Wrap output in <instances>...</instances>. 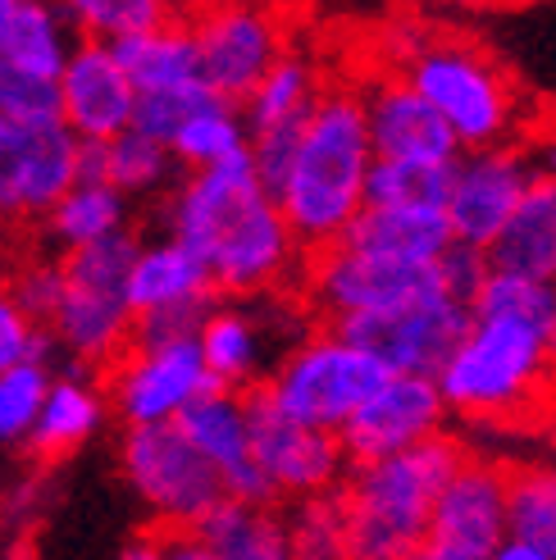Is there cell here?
Listing matches in <instances>:
<instances>
[{
	"instance_id": "cell-24",
	"label": "cell",
	"mask_w": 556,
	"mask_h": 560,
	"mask_svg": "<svg viewBox=\"0 0 556 560\" xmlns=\"http://www.w3.org/2000/svg\"><path fill=\"white\" fill-rule=\"evenodd\" d=\"M347 246L397 265H442L456 233L442 206H366L347 233Z\"/></svg>"
},
{
	"instance_id": "cell-18",
	"label": "cell",
	"mask_w": 556,
	"mask_h": 560,
	"mask_svg": "<svg viewBox=\"0 0 556 560\" xmlns=\"http://www.w3.org/2000/svg\"><path fill=\"white\" fill-rule=\"evenodd\" d=\"M534 170L524 147H488V151H465L452 164V187H448V223L461 246L493 250L502 237L511 214L520 210L524 191L534 187Z\"/></svg>"
},
{
	"instance_id": "cell-27",
	"label": "cell",
	"mask_w": 556,
	"mask_h": 560,
	"mask_svg": "<svg viewBox=\"0 0 556 560\" xmlns=\"http://www.w3.org/2000/svg\"><path fill=\"white\" fill-rule=\"evenodd\" d=\"M128 219H132V201L119 187L82 174L60 196V206L46 214L42 237H46V246L55 250V256H73V250H88V246H101V242H115V237L132 233Z\"/></svg>"
},
{
	"instance_id": "cell-23",
	"label": "cell",
	"mask_w": 556,
	"mask_h": 560,
	"mask_svg": "<svg viewBox=\"0 0 556 560\" xmlns=\"http://www.w3.org/2000/svg\"><path fill=\"white\" fill-rule=\"evenodd\" d=\"M178 429L187 442L210 460V469L224 479V492L238 501H274L269 483L256 465V433H252V397L229 387H215L192 406Z\"/></svg>"
},
{
	"instance_id": "cell-5",
	"label": "cell",
	"mask_w": 556,
	"mask_h": 560,
	"mask_svg": "<svg viewBox=\"0 0 556 560\" xmlns=\"http://www.w3.org/2000/svg\"><path fill=\"white\" fill-rule=\"evenodd\" d=\"M465 446L442 433L402 456L351 465L343 501L356 538V560H410L420 551L442 488L465 465Z\"/></svg>"
},
{
	"instance_id": "cell-46",
	"label": "cell",
	"mask_w": 556,
	"mask_h": 560,
	"mask_svg": "<svg viewBox=\"0 0 556 560\" xmlns=\"http://www.w3.org/2000/svg\"><path fill=\"white\" fill-rule=\"evenodd\" d=\"M493 560H547L538 547H530V542H520V538H507L502 547L493 551Z\"/></svg>"
},
{
	"instance_id": "cell-44",
	"label": "cell",
	"mask_w": 556,
	"mask_h": 560,
	"mask_svg": "<svg viewBox=\"0 0 556 560\" xmlns=\"http://www.w3.org/2000/svg\"><path fill=\"white\" fill-rule=\"evenodd\" d=\"M520 147H524V155H530V170H534L538 178H556V119L530 128Z\"/></svg>"
},
{
	"instance_id": "cell-11",
	"label": "cell",
	"mask_w": 556,
	"mask_h": 560,
	"mask_svg": "<svg viewBox=\"0 0 556 560\" xmlns=\"http://www.w3.org/2000/svg\"><path fill=\"white\" fill-rule=\"evenodd\" d=\"M119 469L128 488L142 497V506L155 515V528H197L229 497L224 479L178 424L124 429Z\"/></svg>"
},
{
	"instance_id": "cell-42",
	"label": "cell",
	"mask_w": 556,
	"mask_h": 560,
	"mask_svg": "<svg viewBox=\"0 0 556 560\" xmlns=\"http://www.w3.org/2000/svg\"><path fill=\"white\" fill-rule=\"evenodd\" d=\"M119 560H219L201 538L197 528H147L137 534Z\"/></svg>"
},
{
	"instance_id": "cell-8",
	"label": "cell",
	"mask_w": 556,
	"mask_h": 560,
	"mask_svg": "<svg viewBox=\"0 0 556 560\" xmlns=\"http://www.w3.org/2000/svg\"><path fill=\"white\" fill-rule=\"evenodd\" d=\"M315 324L320 319L305 305V296H292V292H269V296H246V301L219 296L197 328V342H201V355L215 383L252 397V392L269 383L278 360Z\"/></svg>"
},
{
	"instance_id": "cell-43",
	"label": "cell",
	"mask_w": 556,
	"mask_h": 560,
	"mask_svg": "<svg viewBox=\"0 0 556 560\" xmlns=\"http://www.w3.org/2000/svg\"><path fill=\"white\" fill-rule=\"evenodd\" d=\"M438 273H442V288H448L456 301L475 305V296L484 292L488 273H493V260H488V250H475V246H461V242H456L448 256H442Z\"/></svg>"
},
{
	"instance_id": "cell-12",
	"label": "cell",
	"mask_w": 556,
	"mask_h": 560,
	"mask_svg": "<svg viewBox=\"0 0 556 560\" xmlns=\"http://www.w3.org/2000/svg\"><path fill=\"white\" fill-rule=\"evenodd\" d=\"M429 292H442L438 265L379 260V256H366V250H351L347 242L311 256L305 278H301L305 305L315 311L320 324H333V328H347V324L374 319V315H393Z\"/></svg>"
},
{
	"instance_id": "cell-4",
	"label": "cell",
	"mask_w": 556,
	"mask_h": 560,
	"mask_svg": "<svg viewBox=\"0 0 556 560\" xmlns=\"http://www.w3.org/2000/svg\"><path fill=\"white\" fill-rule=\"evenodd\" d=\"M397 73L438 109L461 151L516 147L534 128L516 78L475 37L415 33L397 55Z\"/></svg>"
},
{
	"instance_id": "cell-10",
	"label": "cell",
	"mask_w": 556,
	"mask_h": 560,
	"mask_svg": "<svg viewBox=\"0 0 556 560\" xmlns=\"http://www.w3.org/2000/svg\"><path fill=\"white\" fill-rule=\"evenodd\" d=\"M219 383L201 355L197 332H183V338H132V347L105 370L109 410L124 419V429L178 424Z\"/></svg>"
},
{
	"instance_id": "cell-2",
	"label": "cell",
	"mask_w": 556,
	"mask_h": 560,
	"mask_svg": "<svg viewBox=\"0 0 556 560\" xmlns=\"http://www.w3.org/2000/svg\"><path fill=\"white\" fill-rule=\"evenodd\" d=\"M461 347L442 365L448 410L470 424L530 415L556 383V283L493 269Z\"/></svg>"
},
{
	"instance_id": "cell-38",
	"label": "cell",
	"mask_w": 556,
	"mask_h": 560,
	"mask_svg": "<svg viewBox=\"0 0 556 560\" xmlns=\"http://www.w3.org/2000/svg\"><path fill=\"white\" fill-rule=\"evenodd\" d=\"M5 288L23 311L46 328L55 319V305H60V296H65V256H50V250H42V256H23L10 269Z\"/></svg>"
},
{
	"instance_id": "cell-1",
	"label": "cell",
	"mask_w": 556,
	"mask_h": 560,
	"mask_svg": "<svg viewBox=\"0 0 556 560\" xmlns=\"http://www.w3.org/2000/svg\"><path fill=\"white\" fill-rule=\"evenodd\" d=\"M160 223L170 237L197 250L215 273L219 296L233 301L292 292L311 265V250L297 242L252 155L183 174L160 201Z\"/></svg>"
},
{
	"instance_id": "cell-7",
	"label": "cell",
	"mask_w": 556,
	"mask_h": 560,
	"mask_svg": "<svg viewBox=\"0 0 556 560\" xmlns=\"http://www.w3.org/2000/svg\"><path fill=\"white\" fill-rule=\"evenodd\" d=\"M132 233L65 256V296L46 324L50 342L78 370H109L137 338V315L128 301V269L137 256Z\"/></svg>"
},
{
	"instance_id": "cell-13",
	"label": "cell",
	"mask_w": 556,
	"mask_h": 560,
	"mask_svg": "<svg viewBox=\"0 0 556 560\" xmlns=\"http://www.w3.org/2000/svg\"><path fill=\"white\" fill-rule=\"evenodd\" d=\"M187 27L197 42L201 78L238 105L292 50L283 19L265 0H197L187 10Z\"/></svg>"
},
{
	"instance_id": "cell-45",
	"label": "cell",
	"mask_w": 556,
	"mask_h": 560,
	"mask_svg": "<svg viewBox=\"0 0 556 560\" xmlns=\"http://www.w3.org/2000/svg\"><path fill=\"white\" fill-rule=\"evenodd\" d=\"M438 10H452V14H484V10H497L507 5V0H429Z\"/></svg>"
},
{
	"instance_id": "cell-34",
	"label": "cell",
	"mask_w": 556,
	"mask_h": 560,
	"mask_svg": "<svg viewBox=\"0 0 556 560\" xmlns=\"http://www.w3.org/2000/svg\"><path fill=\"white\" fill-rule=\"evenodd\" d=\"M65 14L78 23L88 42H124L137 33H151L160 23H174L192 0H60Z\"/></svg>"
},
{
	"instance_id": "cell-47",
	"label": "cell",
	"mask_w": 556,
	"mask_h": 560,
	"mask_svg": "<svg viewBox=\"0 0 556 560\" xmlns=\"http://www.w3.org/2000/svg\"><path fill=\"white\" fill-rule=\"evenodd\" d=\"M14 10H19V0H0V37H5V27H10Z\"/></svg>"
},
{
	"instance_id": "cell-20",
	"label": "cell",
	"mask_w": 556,
	"mask_h": 560,
	"mask_svg": "<svg viewBox=\"0 0 556 560\" xmlns=\"http://www.w3.org/2000/svg\"><path fill=\"white\" fill-rule=\"evenodd\" d=\"M448 419H452V410H448V397H442L438 378L393 374L370 397V406L347 424L343 446H347L351 465L387 460V456L410 452V446L442 438L448 433Z\"/></svg>"
},
{
	"instance_id": "cell-15",
	"label": "cell",
	"mask_w": 556,
	"mask_h": 560,
	"mask_svg": "<svg viewBox=\"0 0 556 560\" xmlns=\"http://www.w3.org/2000/svg\"><path fill=\"white\" fill-rule=\"evenodd\" d=\"M252 433H256V465L274 501L297 506V501L343 492L351 456L338 433L297 424L274 401H265L260 392H252Z\"/></svg>"
},
{
	"instance_id": "cell-36",
	"label": "cell",
	"mask_w": 556,
	"mask_h": 560,
	"mask_svg": "<svg viewBox=\"0 0 556 560\" xmlns=\"http://www.w3.org/2000/svg\"><path fill=\"white\" fill-rule=\"evenodd\" d=\"M50 378V360H27L0 374V446H33Z\"/></svg>"
},
{
	"instance_id": "cell-14",
	"label": "cell",
	"mask_w": 556,
	"mask_h": 560,
	"mask_svg": "<svg viewBox=\"0 0 556 560\" xmlns=\"http://www.w3.org/2000/svg\"><path fill=\"white\" fill-rule=\"evenodd\" d=\"M128 301L137 315V338H183L197 332L219 301L215 273L178 237H151L137 246L128 269Z\"/></svg>"
},
{
	"instance_id": "cell-29",
	"label": "cell",
	"mask_w": 556,
	"mask_h": 560,
	"mask_svg": "<svg viewBox=\"0 0 556 560\" xmlns=\"http://www.w3.org/2000/svg\"><path fill=\"white\" fill-rule=\"evenodd\" d=\"M82 174L105 178L109 187H119L128 201H164V196L174 191V183L183 178L174 151L142 128H128L124 137H115V142H105V147H88Z\"/></svg>"
},
{
	"instance_id": "cell-16",
	"label": "cell",
	"mask_w": 556,
	"mask_h": 560,
	"mask_svg": "<svg viewBox=\"0 0 556 560\" xmlns=\"http://www.w3.org/2000/svg\"><path fill=\"white\" fill-rule=\"evenodd\" d=\"M507 465L488 456H465L438 497L415 560H493L507 542Z\"/></svg>"
},
{
	"instance_id": "cell-40",
	"label": "cell",
	"mask_w": 556,
	"mask_h": 560,
	"mask_svg": "<svg viewBox=\"0 0 556 560\" xmlns=\"http://www.w3.org/2000/svg\"><path fill=\"white\" fill-rule=\"evenodd\" d=\"M50 332L10 296V288H0V374L27 360H50Z\"/></svg>"
},
{
	"instance_id": "cell-19",
	"label": "cell",
	"mask_w": 556,
	"mask_h": 560,
	"mask_svg": "<svg viewBox=\"0 0 556 560\" xmlns=\"http://www.w3.org/2000/svg\"><path fill=\"white\" fill-rule=\"evenodd\" d=\"M324 92H328V82H324L320 65L305 50H288L283 60L260 78V88L242 101V119H246V132H252V160H256L260 178L269 183V191L283 178L297 137H301L305 119L315 115V105L324 101Z\"/></svg>"
},
{
	"instance_id": "cell-48",
	"label": "cell",
	"mask_w": 556,
	"mask_h": 560,
	"mask_svg": "<svg viewBox=\"0 0 556 560\" xmlns=\"http://www.w3.org/2000/svg\"><path fill=\"white\" fill-rule=\"evenodd\" d=\"M10 269H14V265H10V250H5V242H0V288L10 283Z\"/></svg>"
},
{
	"instance_id": "cell-31",
	"label": "cell",
	"mask_w": 556,
	"mask_h": 560,
	"mask_svg": "<svg viewBox=\"0 0 556 560\" xmlns=\"http://www.w3.org/2000/svg\"><path fill=\"white\" fill-rule=\"evenodd\" d=\"M115 55L124 60L128 78L137 82V96H155V92H174V88H192V82H206L187 19H174V23L151 27V33L124 37V42H115Z\"/></svg>"
},
{
	"instance_id": "cell-39",
	"label": "cell",
	"mask_w": 556,
	"mask_h": 560,
	"mask_svg": "<svg viewBox=\"0 0 556 560\" xmlns=\"http://www.w3.org/2000/svg\"><path fill=\"white\" fill-rule=\"evenodd\" d=\"M219 92L210 88V82H192V88H174V92H155V96H142L137 101V124L132 128H142L151 132L155 142L170 147L174 137L183 132V124L197 115L201 105H210Z\"/></svg>"
},
{
	"instance_id": "cell-49",
	"label": "cell",
	"mask_w": 556,
	"mask_h": 560,
	"mask_svg": "<svg viewBox=\"0 0 556 560\" xmlns=\"http://www.w3.org/2000/svg\"><path fill=\"white\" fill-rule=\"evenodd\" d=\"M410 560H415V556H410Z\"/></svg>"
},
{
	"instance_id": "cell-22",
	"label": "cell",
	"mask_w": 556,
	"mask_h": 560,
	"mask_svg": "<svg viewBox=\"0 0 556 560\" xmlns=\"http://www.w3.org/2000/svg\"><path fill=\"white\" fill-rule=\"evenodd\" d=\"M366 96V119H370V142L379 160H402V164H456L465 151L452 137V128L438 119V109L410 88L393 69L379 73Z\"/></svg>"
},
{
	"instance_id": "cell-37",
	"label": "cell",
	"mask_w": 556,
	"mask_h": 560,
	"mask_svg": "<svg viewBox=\"0 0 556 560\" xmlns=\"http://www.w3.org/2000/svg\"><path fill=\"white\" fill-rule=\"evenodd\" d=\"M448 187H452V164L374 160L370 206H442L448 210Z\"/></svg>"
},
{
	"instance_id": "cell-3",
	"label": "cell",
	"mask_w": 556,
	"mask_h": 560,
	"mask_svg": "<svg viewBox=\"0 0 556 560\" xmlns=\"http://www.w3.org/2000/svg\"><path fill=\"white\" fill-rule=\"evenodd\" d=\"M374 160L366 96L356 88H328L297 137L283 178L274 183L278 206L311 256L343 246L366 214Z\"/></svg>"
},
{
	"instance_id": "cell-33",
	"label": "cell",
	"mask_w": 556,
	"mask_h": 560,
	"mask_svg": "<svg viewBox=\"0 0 556 560\" xmlns=\"http://www.w3.org/2000/svg\"><path fill=\"white\" fill-rule=\"evenodd\" d=\"M507 538L556 560V465H516L507 474Z\"/></svg>"
},
{
	"instance_id": "cell-30",
	"label": "cell",
	"mask_w": 556,
	"mask_h": 560,
	"mask_svg": "<svg viewBox=\"0 0 556 560\" xmlns=\"http://www.w3.org/2000/svg\"><path fill=\"white\" fill-rule=\"evenodd\" d=\"M493 269L556 283V178H534L520 210L488 250Z\"/></svg>"
},
{
	"instance_id": "cell-6",
	"label": "cell",
	"mask_w": 556,
	"mask_h": 560,
	"mask_svg": "<svg viewBox=\"0 0 556 560\" xmlns=\"http://www.w3.org/2000/svg\"><path fill=\"white\" fill-rule=\"evenodd\" d=\"M387 378H393V370L374 351L351 342L343 328L315 324L278 360V370L260 387V397L274 401L297 424L343 438L347 424L370 406V397Z\"/></svg>"
},
{
	"instance_id": "cell-32",
	"label": "cell",
	"mask_w": 556,
	"mask_h": 560,
	"mask_svg": "<svg viewBox=\"0 0 556 560\" xmlns=\"http://www.w3.org/2000/svg\"><path fill=\"white\" fill-rule=\"evenodd\" d=\"M170 151H174L183 174L219 170V164H229V160L252 155V132H246L242 105L229 96H215L210 105H201L197 115L183 124V132L170 142Z\"/></svg>"
},
{
	"instance_id": "cell-26",
	"label": "cell",
	"mask_w": 556,
	"mask_h": 560,
	"mask_svg": "<svg viewBox=\"0 0 556 560\" xmlns=\"http://www.w3.org/2000/svg\"><path fill=\"white\" fill-rule=\"evenodd\" d=\"M82 42L88 37L78 33L60 0H19L5 37H0V69L60 82Z\"/></svg>"
},
{
	"instance_id": "cell-25",
	"label": "cell",
	"mask_w": 556,
	"mask_h": 560,
	"mask_svg": "<svg viewBox=\"0 0 556 560\" xmlns=\"http://www.w3.org/2000/svg\"><path fill=\"white\" fill-rule=\"evenodd\" d=\"M109 415V392L105 378H96V370H55L46 406L33 433V452L55 460V456H73L78 446H88Z\"/></svg>"
},
{
	"instance_id": "cell-21",
	"label": "cell",
	"mask_w": 556,
	"mask_h": 560,
	"mask_svg": "<svg viewBox=\"0 0 556 560\" xmlns=\"http://www.w3.org/2000/svg\"><path fill=\"white\" fill-rule=\"evenodd\" d=\"M137 82L109 42H82L60 78V119L82 147H105L137 124Z\"/></svg>"
},
{
	"instance_id": "cell-35",
	"label": "cell",
	"mask_w": 556,
	"mask_h": 560,
	"mask_svg": "<svg viewBox=\"0 0 556 560\" xmlns=\"http://www.w3.org/2000/svg\"><path fill=\"white\" fill-rule=\"evenodd\" d=\"M288 528H292V560H356L343 492L288 506Z\"/></svg>"
},
{
	"instance_id": "cell-28",
	"label": "cell",
	"mask_w": 556,
	"mask_h": 560,
	"mask_svg": "<svg viewBox=\"0 0 556 560\" xmlns=\"http://www.w3.org/2000/svg\"><path fill=\"white\" fill-rule=\"evenodd\" d=\"M197 538L219 560H292V528L278 501H238L224 497L197 524Z\"/></svg>"
},
{
	"instance_id": "cell-17",
	"label": "cell",
	"mask_w": 556,
	"mask_h": 560,
	"mask_svg": "<svg viewBox=\"0 0 556 560\" xmlns=\"http://www.w3.org/2000/svg\"><path fill=\"white\" fill-rule=\"evenodd\" d=\"M470 319H475V311L442 288V292H429L420 301L402 305V311H393V315L347 324L343 332L366 351H374L393 374L438 378L442 365L452 360V351L461 347Z\"/></svg>"
},
{
	"instance_id": "cell-41",
	"label": "cell",
	"mask_w": 556,
	"mask_h": 560,
	"mask_svg": "<svg viewBox=\"0 0 556 560\" xmlns=\"http://www.w3.org/2000/svg\"><path fill=\"white\" fill-rule=\"evenodd\" d=\"M0 109L14 119H60V82L0 69Z\"/></svg>"
},
{
	"instance_id": "cell-9",
	"label": "cell",
	"mask_w": 556,
	"mask_h": 560,
	"mask_svg": "<svg viewBox=\"0 0 556 560\" xmlns=\"http://www.w3.org/2000/svg\"><path fill=\"white\" fill-rule=\"evenodd\" d=\"M88 147L65 119H14L0 109V233L42 229L82 178Z\"/></svg>"
}]
</instances>
